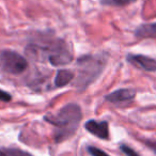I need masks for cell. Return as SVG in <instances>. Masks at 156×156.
<instances>
[{
    "instance_id": "8",
    "label": "cell",
    "mask_w": 156,
    "mask_h": 156,
    "mask_svg": "<svg viewBox=\"0 0 156 156\" xmlns=\"http://www.w3.org/2000/svg\"><path fill=\"white\" fill-rule=\"evenodd\" d=\"M74 77H75V75L73 72L69 71V69H59L56 74V77H55V86L57 88L64 87L73 80Z\"/></svg>"
},
{
    "instance_id": "14",
    "label": "cell",
    "mask_w": 156,
    "mask_h": 156,
    "mask_svg": "<svg viewBox=\"0 0 156 156\" xmlns=\"http://www.w3.org/2000/svg\"><path fill=\"white\" fill-rule=\"evenodd\" d=\"M11 100H12V96L10 95V93L0 89V101L1 102H10Z\"/></svg>"
},
{
    "instance_id": "12",
    "label": "cell",
    "mask_w": 156,
    "mask_h": 156,
    "mask_svg": "<svg viewBox=\"0 0 156 156\" xmlns=\"http://www.w3.org/2000/svg\"><path fill=\"white\" fill-rule=\"evenodd\" d=\"M88 152H89L91 156H109L106 152L102 151L101 149H98L95 147H88Z\"/></svg>"
},
{
    "instance_id": "7",
    "label": "cell",
    "mask_w": 156,
    "mask_h": 156,
    "mask_svg": "<svg viewBox=\"0 0 156 156\" xmlns=\"http://www.w3.org/2000/svg\"><path fill=\"white\" fill-rule=\"evenodd\" d=\"M136 96V91L133 89H119L113 91L105 96V100L112 104H120V103H126L134 100Z\"/></svg>"
},
{
    "instance_id": "16",
    "label": "cell",
    "mask_w": 156,
    "mask_h": 156,
    "mask_svg": "<svg viewBox=\"0 0 156 156\" xmlns=\"http://www.w3.org/2000/svg\"><path fill=\"white\" fill-rule=\"evenodd\" d=\"M154 150H155V152H156V149H154Z\"/></svg>"
},
{
    "instance_id": "2",
    "label": "cell",
    "mask_w": 156,
    "mask_h": 156,
    "mask_svg": "<svg viewBox=\"0 0 156 156\" xmlns=\"http://www.w3.org/2000/svg\"><path fill=\"white\" fill-rule=\"evenodd\" d=\"M81 118L80 107L75 103H69L62 107L56 115H46L45 120L55 126V141L62 142L75 134Z\"/></svg>"
},
{
    "instance_id": "15",
    "label": "cell",
    "mask_w": 156,
    "mask_h": 156,
    "mask_svg": "<svg viewBox=\"0 0 156 156\" xmlns=\"http://www.w3.org/2000/svg\"><path fill=\"white\" fill-rule=\"evenodd\" d=\"M0 156H8V155H7L5 153H3V152L0 151Z\"/></svg>"
},
{
    "instance_id": "4",
    "label": "cell",
    "mask_w": 156,
    "mask_h": 156,
    "mask_svg": "<svg viewBox=\"0 0 156 156\" xmlns=\"http://www.w3.org/2000/svg\"><path fill=\"white\" fill-rule=\"evenodd\" d=\"M0 67L5 73L18 75L28 67V62L25 57L12 50L0 51Z\"/></svg>"
},
{
    "instance_id": "13",
    "label": "cell",
    "mask_w": 156,
    "mask_h": 156,
    "mask_svg": "<svg viewBox=\"0 0 156 156\" xmlns=\"http://www.w3.org/2000/svg\"><path fill=\"white\" fill-rule=\"evenodd\" d=\"M120 150L125 154V156H139L136 151H134L132 147H127V145H125V144H122L121 147H120Z\"/></svg>"
},
{
    "instance_id": "9",
    "label": "cell",
    "mask_w": 156,
    "mask_h": 156,
    "mask_svg": "<svg viewBox=\"0 0 156 156\" xmlns=\"http://www.w3.org/2000/svg\"><path fill=\"white\" fill-rule=\"evenodd\" d=\"M137 37L147 39V37H156V23L154 24H144L139 26L135 31Z\"/></svg>"
},
{
    "instance_id": "1",
    "label": "cell",
    "mask_w": 156,
    "mask_h": 156,
    "mask_svg": "<svg viewBox=\"0 0 156 156\" xmlns=\"http://www.w3.org/2000/svg\"><path fill=\"white\" fill-rule=\"evenodd\" d=\"M26 52L29 57L37 60L47 58L54 66L69 64L73 60V54L67 44L62 40H48L40 43H31L27 46Z\"/></svg>"
},
{
    "instance_id": "11",
    "label": "cell",
    "mask_w": 156,
    "mask_h": 156,
    "mask_svg": "<svg viewBox=\"0 0 156 156\" xmlns=\"http://www.w3.org/2000/svg\"><path fill=\"white\" fill-rule=\"evenodd\" d=\"M8 156H32L30 155L29 153L25 151H22L20 149H9L7 151Z\"/></svg>"
},
{
    "instance_id": "6",
    "label": "cell",
    "mask_w": 156,
    "mask_h": 156,
    "mask_svg": "<svg viewBox=\"0 0 156 156\" xmlns=\"http://www.w3.org/2000/svg\"><path fill=\"white\" fill-rule=\"evenodd\" d=\"M86 129L92 135L96 136L101 139L109 138V127L106 121H95V120H89L85 124Z\"/></svg>"
},
{
    "instance_id": "3",
    "label": "cell",
    "mask_w": 156,
    "mask_h": 156,
    "mask_svg": "<svg viewBox=\"0 0 156 156\" xmlns=\"http://www.w3.org/2000/svg\"><path fill=\"white\" fill-rule=\"evenodd\" d=\"M108 55L103 52L98 55H89L80 57L77 60L78 74L75 80V87L79 91L86 90L98 76L102 74L106 66Z\"/></svg>"
},
{
    "instance_id": "5",
    "label": "cell",
    "mask_w": 156,
    "mask_h": 156,
    "mask_svg": "<svg viewBox=\"0 0 156 156\" xmlns=\"http://www.w3.org/2000/svg\"><path fill=\"white\" fill-rule=\"evenodd\" d=\"M127 61L138 69H144L147 72L156 71V60L143 55H128Z\"/></svg>"
},
{
    "instance_id": "10",
    "label": "cell",
    "mask_w": 156,
    "mask_h": 156,
    "mask_svg": "<svg viewBox=\"0 0 156 156\" xmlns=\"http://www.w3.org/2000/svg\"><path fill=\"white\" fill-rule=\"evenodd\" d=\"M136 0H102V3L105 5H112V7H124Z\"/></svg>"
}]
</instances>
